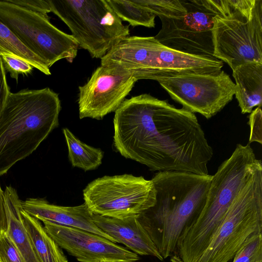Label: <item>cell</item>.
<instances>
[{
    "mask_svg": "<svg viewBox=\"0 0 262 262\" xmlns=\"http://www.w3.org/2000/svg\"><path fill=\"white\" fill-rule=\"evenodd\" d=\"M4 194L8 222L7 234L18 249L24 262H41L24 225L21 213V200L16 190L11 186H6Z\"/></svg>",
    "mask_w": 262,
    "mask_h": 262,
    "instance_id": "cell-17",
    "label": "cell"
},
{
    "mask_svg": "<svg viewBox=\"0 0 262 262\" xmlns=\"http://www.w3.org/2000/svg\"><path fill=\"white\" fill-rule=\"evenodd\" d=\"M67 142L69 159L73 167L85 171L97 168L102 163L103 152L90 146L78 139L67 128L63 129Z\"/></svg>",
    "mask_w": 262,
    "mask_h": 262,
    "instance_id": "cell-20",
    "label": "cell"
},
{
    "mask_svg": "<svg viewBox=\"0 0 262 262\" xmlns=\"http://www.w3.org/2000/svg\"><path fill=\"white\" fill-rule=\"evenodd\" d=\"M233 257V262H262V233L247 239Z\"/></svg>",
    "mask_w": 262,
    "mask_h": 262,
    "instance_id": "cell-23",
    "label": "cell"
},
{
    "mask_svg": "<svg viewBox=\"0 0 262 262\" xmlns=\"http://www.w3.org/2000/svg\"><path fill=\"white\" fill-rule=\"evenodd\" d=\"M156 193L151 180L124 174L93 181L83 190V195L92 213L123 219L137 216L152 207Z\"/></svg>",
    "mask_w": 262,
    "mask_h": 262,
    "instance_id": "cell-11",
    "label": "cell"
},
{
    "mask_svg": "<svg viewBox=\"0 0 262 262\" xmlns=\"http://www.w3.org/2000/svg\"><path fill=\"white\" fill-rule=\"evenodd\" d=\"M57 244L80 262H135L138 254L108 239L81 229L42 222Z\"/></svg>",
    "mask_w": 262,
    "mask_h": 262,
    "instance_id": "cell-14",
    "label": "cell"
},
{
    "mask_svg": "<svg viewBox=\"0 0 262 262\" xmlns=\"http://www.w3.org/2000/svg\"><path fill=\"white\" fill-rule=\"evenodd\" d=\"M95 224L103 232L121 243L135 253L163 258L137 216L119 219L92 214Z\"/></svg>",
    "mask_w": 262,
    "mask_h": 262,
    "instance_id": "cell-16",
    "label": "cell"
},
{
    "mask_svg": "<svg viewBox=\"0 0 262 262\" xmlns=\"http://www.w3.org/2000/svg\"><path fill=\"white\" fill-rule=\"evenodd\" d=\"M25 228L41 262H68L60 247L47 233L39 221L26 212L21 207Z\"/></svg>",
    "mask_w": 262,
    "mask_h": 262,
    "instance_id": "cell-19",
    "label": "cell"
},
{
    "mask_svg": "<svg viewBox=\"0 0 262 262\" xmlns=\"http://www.w3.org/2000/svg\"><path fill=\"white\" fill-rule=\"evenodd\" d=\"M213 56L232 70L248 62L262 63V0H241L230 13L214 18Z\"/></svg>",
    "mask_w": 262,
    "mask_h": 262,
    "instance_id": "cell-9",
    "label": "cell"
},
{
    "mask_svg": "<svg viewBox=\"0 0 262 262\" xmlns=\"http://www.w3.org/2000/svg\"><path fill=\"white\" fill-rule=\"evenodd\" d=\"M20 205L26 212L39 221L81 229L116 243L95 224L92 220L93 213L84 203L66 207L50 204L43 198H28L21 200Z\"/></svg>",
    "mask_w": 262,
    "mask_h": 262,
    "instance_id": "cell-15",
    "label": "cell"
},
{
    "mask_svg": "<svg viewBox=\"0 0 262 262\" xmlns=\"http://www.w3.org/2000/svg\"><path fill=\"white\" fill-rule=\"evenodd\" d=\"M235 6V0H178L167 15L159 17L162 27L154 37L176 51L216 58L214 18L230 13Z\"/></svg>",
    "mask_w": 262,
    "mask_h": 262,
    "instance_id": "cell-6",
    "label": "cell"
},
{
    "mask_svg": "<svg viewBox=\"0 0 262 262\" xmlns=\"http://www.w3.org/2000/svg\"><path fill=\"white\" fill-rule=\"evenodd\" d=\"M183 107L210 119L233 99L235 84L225 71L213 74H185L158 81Z\"/></svg>",
    "mask_w": 262,
    "mask_h": 262,
    "instance_id": "cell-12",
    "label": "cell"
},
{
    "mask_svg": "<svg viewBox=\"0 0 262 262\" xmlns=\"http://www.w3.org/2000/svg\"><path fill=\"white\" fill-rule=\"evenodd\" d=\"M51 12L69 27L79 47L93 58H102L129 36L106 0H48Z\"/></svg>",
    "mask_w": 262,
    "mask_h": 262,
    "instance_id": "cell-7",
    "label": "cell"
},
{
    "mask_svg": "<svg viewBox=\"0 0 262 262\" xmlns=\"http://www.w3.org/2000/svg\"><path fill=\"white\" fill-rule=\"evenodd\" d=\"M0 52L11 54L27 61L45 75L51 74L50 68L45 62L26 48L1 21Z\"/></svg>",
    "mask_w": 262,
    "mask_h": 262,
    "instance_id": "cell-21",
    "label": "cell"
},
{
    "mask_svg": "<svg viewBox=\"0 0 262 262\" xmlns=\"http://www.w3.org/2000/svg\"><path fill=\"white\" fill-rule=\"evenodd\" d=\"M118 17L132 27L155 26L156 15L134 0H106Z\"/></svg>",
    "mask_w": 262,
    "mask_h": 262,
    "instance_id": "cell-22",
    "label": "cell"
},
{
    "mask_svg": "<svg viewBox=\"0 0 262 262\" xmlns=\"http://www.w3.org/2000/svg\"><path fill=\"white\" fill-rule=\"evenodd\" d=\"M250 127L249 143L256 142L261 144L262 113L261 107H257L249 116Z\"/></svg>",
    "mask_w": 262,
    "mask_h": 262,
    "instance_id": "cell-26",
    "label": "cell"
},
{
    "mask_svg": "<svg viewBox=\"0 0 262 262\" xmlns=\"http://www.w3.org/2000/svg\"><path fill=\"white\" fill-rule=\"evenodd\" d=\"M212 176L177 171H159L151 179L155 204L137 218L164 259L175 253L184 228L202 210Z\"/></svg>",
    "mask_w": 262,
    "mask_h": 262,
    "instance_id": "cell-2",
    "label": "cell"
},
{
    "mask_svg": "<svg viewBox=\"0 0 262 262\" xmlns=\"http://www.w3.org/2000/svg\"><path fill=\"white\" fill-rule=\"evenodd\" d=\"M7 217L6 211L4 190L0 186V233L7 232Z\"/></svg>",
    "mask_w": 262,
    "mask_h": 262,
    "instance_id": "cell-29",
    "label": "cell"
},
{
    "mask_svg": "<svg viewBox=\"0 0 262 262\" xmlns=\"http://www.w3.org/2000/svg\"><path fill=\"white\" fill-rule=\"evenodd\" d=\"M0 21L49 68L62 59L72 63L77 56V41L51 24L48 14L4 0L0 1Z\"/></svg>",
    "mask_w": 262,
    "mask_h": 262,
    "instance_id": "cell-10",
    "label": "cell"
},
{
    "mask_svg": "<svg viewBox=\"0 0 262 262\" xmlns=\"http://www.w3.org/2000/svg\"><path fill=\"white\" fill-rule=\"evenodd\" d=\"M6 73L2 59L0 57V115L4 107L8 96L10 93V88L7 81Z\"/></svg>",
    "mask_w": 262,
    "mask_h": 262,
    "instance_id": "cell-28",
    "label": "cell"
},
{
    "mask_svg": "<svg viewBox=\"0 0 262 262\" xmlns=\"http://www.w3.org/2000/svg\"><path fill=\"white\" fill-rule=\"evenodd\" d=\"M262 233V164L236 195L195 262H228L253 235Z\"/></svg>",
    "mask_w": 262,
    "mask_h": 262,
    "instance_id": "cell-8",
    "label": "cell"
},
{
    "mask_svg": "<svg viewBox=\"0 0 262 262\" xmlns=\"http://www.w3.org/2000/svg\"><path fill=\"white\" fill-rule=\"evenodd\" d=\"M60 110L58 94L49 88L9 93L0 115V177L58 126Z\"/></svg>",
    "mask_w": 262,
    "mask_h": 262,
    "instance_id": "cell-3",
    "label": "cell"
},
{
    "mask_svg": "<svg viewBox=\"0 0 262 262\" xmlns=\"http://www.w3.org/2000/svg\"><path fill=\"white\" fill-rule=\"evenodd\" d=\"M0 57L6 73H9L10 77L16 81L19 75H27L33 69L30 63L11 54L0 52Z\"/></svg>",
    "mask_w": 262,
    "mask_h": 262,
    "instance_id": "cell-24",
    "label": "cell"
},
{
    "mask_svg": "<svg viewBox=\"0 0 262 262\" xmlns=\"http://www.w3.org/2000/svg\"><path fill=\"white\" fill-rule=\"evenodd\" d=\"M235 80V96L241 113H251L262 103V63L248 62L232 70Z\"/></svg>",
    "mask_w": 262,
    "mask_h": 262,
    "instance_id": "cell-18",
    "label": "cell"
},
{
    "mask_svg": "<svg viewBox=\"0 0 262 262\" xmlns=\"http://www.w3.org/2000/svg\"><path fill=\"white\" fill-rule=\"evenodd\" d=\"M101 59V66L132 74L138 80L156 81L185 74H213L222 71L223 62L184 53L169 48L154 36H127Z\"/></svg>",
    "mask_w": 262,
    "mask_h": 262,
    "instance_id": "cell-5",
    "label": "cell"
},
{
    "mask_svg": "<svg viewBox=\"0 0 262 262\" xmlns=\"http://www.w3.org/2000/svg\"><path fill=\"white\" fill-rule=\"evenodd\" d=\"M137 81L129 72L111 67H98L87 82L78 88L80 119L100 120L115 112Z\"/></svg>",
    "mask_w": 262,
    "mask_h": 262,
    "instance_id": "cell-13",
    "label": "cell"
},
{
    "mask_svg": "<svg viewBox=\"0 0 262 262\" xmlns=\"http://www.w3.org/2000/svg\"><path fill=\"white\" fill-rule=\"evenodd\" d=\"M114 145L127 159L152 170L207 175L213 155L195 114L143 94L115 111Z\"/></svg>",
    "mask_w": 262,
    "mask_h": 262,
    "instance_id": "cell-1",
    "label": "cell"
},
{
    "mask_svg": "<svg viewBox=\"0 0 262 262\" xmlns=\"http://www.w3.org/2000/svg\"><path fill=\"white\" fill-rule=\"evenodd\" d=\"M17 6L33 12L47 14L51 12L48 0H9Z\"/></svg>",
    "mask_w": 262,
    "mask_h": 262,
    "instance_id": "cell-27",
    "label": "cell"
},
{
    "mask_svg": "<svg viewBox=\"0 0 262 262\" xmlns=\"http://www.w3.org/2000/svg\"><path fill=\"white\" fill-rule=\"evenodd\" d=\"M0 262H24L7 232L0 233Z\"/></svg>",
    "mask_w": 262,
    "mask_h": 262,
    "instance_id": "cell-25",
    "label": "cell"
},
{
    "mask_svg": "<svg viewBox=\"0 0 262 262\" xmlns=\"http://www.w3.org/2000/svg\"><path fill=\"white\" fill-rule=\"evenodd\" d=\"M261 164L249 144H237L231 156L212 176L205 205L179 238V262H195L208 246L238 192Z\"/></svg>",
    "mask_w": 262,
    "mask_h": 262,
    "instance_id": "cell-4",
    "label": "cell"
}]
</instances>
